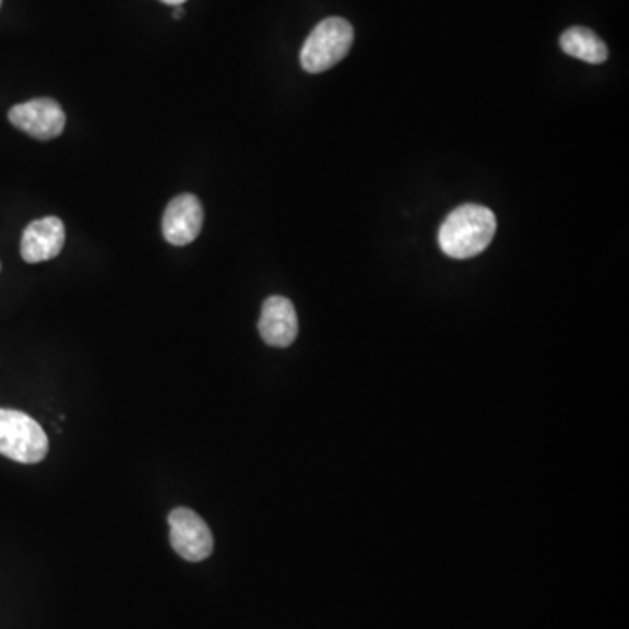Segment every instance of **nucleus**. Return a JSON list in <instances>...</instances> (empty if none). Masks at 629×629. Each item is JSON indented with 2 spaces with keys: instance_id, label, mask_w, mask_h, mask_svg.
Here are the masks:
<instances>
[{
  "instance_id": "obj_6",
  "label": "nucleus",
  "mask_w": 629,
  "mask_h": 629,
  "mask_svg": "<svg viewBox=\"0 0 629 629\" xmlns=\"http://www.w3.org/2000/svg\"><path fill=\"white\" fill-rule=\"evenodd\" d=\"M203 227V206L194 194H179L166 206L163 235L175 247L192 244Z\"/></svg>"
},
{
  "instance_id": "obj_9",
  "label": "nucleus",
  "mask_w": 629,
  "mask_h": 629,
  "mask_svg": "<svg viewBox=\"0 0 629 629\" xmlns=\"http://www.w3.org/2000/svg\"><path fill=\"white\" fill-rule=\"evenodd\" d=\"M559 46L567 52L568 57L600 66L608 58L607 44L600 39V35L594 34L585 26H572L561 34Z\"/></svg>"
},
{
  "instance_id": "obj_2",
  "label": "nucleus",
  "mask_w": 629,
  "mask_h": 629,
  "mask_svg": "<svg viewBox=\"0 0 629 629\" xmlns=\"http://www.w3.org/2000/svg\"><path fill=\"white\" fill-rule=\"evenodd\" d=\"M354 44V26L343 17H328L314 26L302 46L301 67L310 74H320L337 66Z\"/></svg>"
},
{
  "instance_id": "obj_11",
  "label": "nucleus",
  "mask_w": 629,
  "mask_h": 629,
  "mask_svg": "<svg viewBox=\"0 0 629 629\" xmlns=\"http://www.w3.org/2000/svg\"><path fill=\"white\" fill-rule=\"evenodd\" d=\"M174 16L175 17H182V9H180V8L175 9Z\"/></svg>"
},
{
  "instance_id": "obj_4",
  "label": "nucleus",
  "mask_w": 629,
  "mask_h": 629,
  "mask_svg": "<svg viewBox=\"0 0 629 629\" xmlns=\"http://www.w3.org/2000/svg\"><path fill=\"white\" fill-rule=\"evenodd\" d=\"M168 523L171 547L180 558L198 563L214 553V537L209 524L197 512L179 507L170 512Z\"/></svg>"
},
{
  "instance_id": "obj_8",
  "label": "nucleus",
  "mask_w": 629,
  "mask_h": 629,
  "mask_svg": "<svg viewBox=\"0 0 629 629\" xmlns=\"http://www.w3.org/2000/svg\"><path fill=\"white\" fill-rule=\"evenodd\" d=\"M299 323L293 302L284 296L268 297L262 305L259 332L264 343L275 348H287L296 340Z\"/></svg>"
},
{
  "instance_id": "obj_7",
  "label": "nucleus",
  "mask_w": 629,
  "mask_h": 629,
  "mask_svg": "<svg viewBox=\"0 0 629 629\" xmlns=\"http://www.w3.org/2000/svg\"><path fill=\"white\" fill-rule=\"evenodd\" d=\"M63 245H66V226L61 223V218L44 217L25 227L20 252L23 261L37 264L60 256Z\"/></svg>"
},
{
  "instance_id": "obj_10",
  "label": "nucleus",
  "mask_w": 629,
  "mask_h": 629,
  "mask_svg": "<svg viewBox=\"0 0 629 629\" xmlns=\"http://www.w3.org/2000/svg\"><path fill=\"white\" fill-rule=\"evenodd\" d=\"M163 4L175 5V8H179L182 5L186 0H162Z\"/></svg>"
},
{
  "instance_id": "obj_3",
  "label": "nucleus",
  "mask_w": 629,
  "mask_h": 629,
  "mask_svg": "<svg viewBox=\"0 0 629 629\" xmlns=\"http://www.w3.org/2000/svg\"><path fill=\"white\" fill-rule=\"evenodd\" d=\"M48 451V436L32 416L0 407V454L17 463H39Z\"/></svg>"
},
{
  "instance_id": "obj_5",
  "label": "nucleus",
  "mask_w": 629,
  "mask_h": 629,
  "mask_svg": "<svg viewBox=\"0 0 629 629\" xmlns=\"http://www.w3.org/2000/svg\"><path fill=\"white\" fill-rule=\"evenodd\" d=\"M9 121L17 130L25 131L37 140H52L66 130V112L52 98H34L14 105L9 110Z\"/></svg>"
},
{
  "instance_id": "obj_1",
  "label": "nucleus",
  "mask_w": 629,
  "mask_h": 629,
  "mask_svg": "<svg viewBox=\"0 0 629 629\" xmlns=\"http://www.w3.org/2000/svg\"><path fill=\"white\" fill-rule=\"evenodd\" d=\"M497 232V217L483 205L454 209L439 227V247L453 259L474 258L488 249Z\"/></svg>"
},
{
  "instance_id": "obj_12",
  "label": "nucleus",
  "mask_w": 629,
  "mask_h": 629,
  "mask_svg": "<svg viewBox=\"0 0 629 629\" xmlns=\"http://www.w3.org/2000/svg\"><path fill=\"white\" fill-rule=\"evenodd\" d=\"M0 5H2V0H0Z\"/></svg>"
}]
</instances>
